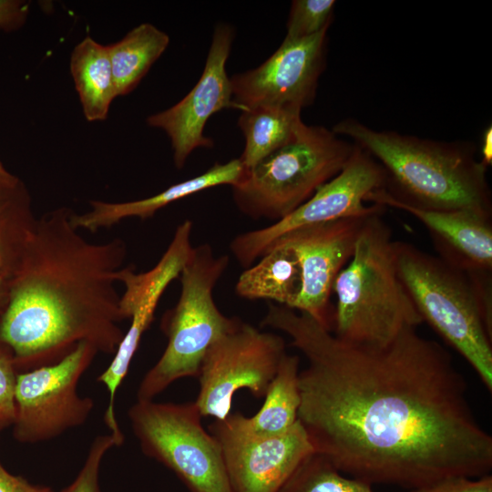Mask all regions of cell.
<instances>
[{
  "label": "cell",
  "mask_w": 492,
  "mask_h": 492,
  "mask_svg": "<svg viewBox=\"0 0 492 492\" xmlns=\"http://www.w3.org/2000/svg\"><path fill=\"white\" fill-rule=\"evenodd\" d=\"M261 325L306 358L298 420L314 453L339 471L411 490L492 468V437L477 420L449 352L416 328L385 345L343 341L305 313L270 303Z\"/></svg>",
  "instance_id": "cell-1"
},
{
  "label": "cell",
  "mask_w": 492,
  "mask_h": 492,
  "mask_svg": "<svg viewBox=\"0 0 492 492\" xmlns=\"http://www.w3.org/2000/svg\"><path fill=\"white\" fill-rule=\"evenodd\" d=\"M59 207L36 219L0 315V341L18 373L56 364L86 342L114 354L125 333L117 290L127 245L86 240Z\"/></svg>",
  "instance_id": "cell-2"
},
{
  "label": "cell",
  "mask_w": 492,
  "mask_h": 492,
  "mask_svg": "<svg viewBox=\"0 0 492 492\" xmlns=\"http://www.w3.org/2000/svg\"><path fill=\"white\" fill-rule=\"evenodd\" d=\"M332 130L365 150L383 168V191L402 204L427 210H468L491 219L487 167L471 141H444L375 130L348 118Z\"/></svg>",
  "instance_id": "cell-3"
},
{
  "label": "cell",
  "mask_w": 492,
  "mask_h": 492,
  "mask_svg": "<svg viewBox=\"0 0 492 492\" xmlns=\"http://www.w3.org/2000/svg\"><path fill=\"white\" fill-rule=\"evenodd\" d=\"M382 213L364 220L350 262L333 286V334L346 342L385 345L423 319L401 281L392 231Z\"/></svg>",
  "instance_id": "cell-4"
},
{
  "label": "cell",
  "mask_w": 492,
  "mask_h": 492,
  "mask_svg": "<svg viewBox=\"0 0 492 492\" xmlns=\"http://www.w3.org/2000/svg\"><path fill=\"white\" fill-rule=\"evenodd\" d=\"M228 263V255L215 256L210 244L192 248L179 276V301L161 319L168 343L139 383L137 400H153L175 381L198 377L210 347L241 321L225 316L213 300V289Z\"/></svg>",
  "instance_id": "cell-5"
},
{
  "label": "cell",
  "mask_w": 492,
  "mask_h": 492,
  "mask_svg": "<svg viewBox=\"0 0 492 492\" xmlns=\"http://www.w3.org/2000/svg\"><path fill=\"white\" fill-rule=\"evenodd\" d=\"M399 277L423 322L455 348L492 391V332L467 274L415 245L395 241Z\"/></svg>",
  "instance_id": "cell-6"
},
{
  "label": "cell",
  "mask_w": 492,
  "mask_h": 492,
  "mask_svg": "<svg viewBox=\"0 0 492 492\" xmlns=\"http://www.w3.org/2000/svg\"><path fill=\"white\" fill-rule=\"evenodd\" d=\"M354 147L332 129L303 123L292 141L245 169L231 187L233 200L252 219L278 221L335 177Z\"/></svg>",
  "instance_id": "cell-7"
},
{
  "label": "cell",
  "mask_w": 492,
  "mask_h": 492,
  "mask_svg": "<svg viewBox=\"0 0 492 492\" xmlns=\"http://www.w3.org/2000/svg\"><path fill=\"white\" fill-rule=\"evenodd\" d=\"M128 416L143 454L175 473L190 492H233L220 443L203 428L194 402L137 400Z\"/></svg>",
  "instance_id": "cell-8"
},
{
  "label": "cell",
  "mask_w": 492,
  "mask_h": 492,
  "mask_svg": "<svg viewBox=\"0 0 492 492\" xmlns=\"http://www.w3.org/2000/svg\"><path fill=\"white\" fill-rule=\"evenodd\" d=\"M82 342L59 362L18 373L12 425L14 438L23 444L55 439L84 425L95 403L78 394V383L97 354Z\"/></svg>",
  "instance_id": "cell-9"
},
{
  "label": "cell",
  "mask_w": 492,
  "mask_h": 492,
  "mask_svg": "<svg viewBox=\"0 0 492 492\" xmlns=\"http://www.w3.org/2000/svg\"><path fill=\"white\" fill-rule=\"evenodd\" d=\"M286 354L282 336L241 321L204 356L194 401L201 415L225 419L231 414L234 394L242 388L255 397H264Z\"/></svg>",
  "instance_id": "cell-10"
},
{
  "label": "cell",
  "mask_w": 492,
  "mask_h": 492,
  "mask_svg": "<svg viewBox=\"0 0 492 492\" xmlns=\"http://www.w3.org/2000/svg\"><path fill=\"white\" fill-rule=\"evenodd\" d=\"M384 174L380 164L354 144L342 170L322 185L314 194L285 218L259 230L236 236L231 251L244 268L266 253L283 234L297 228L350 217L384 212V207L364 205L367 195L384 187Z\"/></svg>",
  "instance_id": "cell-11"
},
{
  "label": "cell",
  "mask_w": 492,
  "mask_h": 492,
  "mask_svg": "<svg viewBox=\"0 0 492 492\" xmlns=\"http://www.w3.org/2000/svg\"><path fill=\"white\" fill-rule=\"evenodd\" d=\"M192 222L189 220L176 229L167 250L148 272H136L133 266H125L118 280L124 285L120 307L130 324L114 353L109 365L97 377L108 393V404L104 414V423L110 432H118L115 399L125 379L131 361L138 348L143 333L153 321L159 302L169 284L179 276L193 246L190 242Z\"/></svg>",
  "instance_id": "cell-12"
},
{
  "label": "cell",
  "mask_w": 492,
  "mask_h": 492,
  "mask_svg": "<svg viewBox=\"0 0 492 492\" xmlns=\"http://www.w3.org/2000/svg\"><path fill=\"white\" fill-rule=\"evenodd\" d=\"M328 29L300 39L284 38L261 66L230 77L239 110L258 106H311L326 65Z\"/></svg>",
  "instance_id": "cell-13"
},
{
  "label": "cell",
  "mask_w": 492,
  "mask_h": 492,
  "mask_svg": "<svg viewBox=\"0 0 492 492\" xmlns=\"http://www.w3.org/2000/svg\"><path fill=\"white\" fill-rule=\"evenodd\" d=\"M234 31L231 26H215L203 73L194 87L177 104L150 115L149 126L160 128L170 139L173 161L181 169L197 148H211L213 141L204 136L210 118L224 108H236L231 79L226 72Z\"/></svg>",
  "instance_id": "cell-14"
},
{
  "label": "cell",
  "mask_w": 492,
  "mask_h": 492,
  "mask_svg": "<svg viewBox=\"0 0 492 492\" xmlns=\"http://www.w3.org/2000/svg\"><path fill=\"white\" fill-rule=\"evenodd\" d=\"M369 216L302 226L275 241L290 246L300 261L302 284L293 310L309 314L329 331L333 323L330 311L333 282L351 259L359 231Z\"/></svg>",
  "instance_id": "cell-15"
},
{
  "label": "cell",
  "mask_w": 492,
  "mask_h": 492,
  "mask_svg": "<svg viewBox=\"0 0 492 492\" xmlns=\"http://www.w3.org/2000/svg\"><path fill=\"white\" fill-rule=\"evenodd\" d=\"M210 433L220 443L228 479L233 492H279L313 448L299 422L273 437H251L215 420Z\"/></svg>",
  "instance_id": "cell-16"
},
{
  "label": "cell",
  "mask_w": 492,
  "mask_h": 492,
  "mask_svg": "<svg viewBox=\"0 0 492 492\" xmlns=\"http://www.w3.org/2000/svg\"><path fill=\"white\" fill-rule=\"evenodd\" d=\"M365 201L410 213L428 230L440 258L465 272H491V219L468 210H427L390 199L382 189Z\"/></svg>",
  "instance_id": "cell-17"
},
{
  "label": "cell",
  "mask_w": 492,
  "mask_h": 492,
  "mask_svg": "<svg viewBox=\"0 0 492 492\" xmlns=\"http://www.w3.org/2000/svg\"><path fill=\"white\" fill-rule=\"evenodd\" d=\"M244 172L245 167L240 158L227 163L217 162L204 173L171 185L149 198L122 202L90 200V210L81 214L73 211L71 221L77 230L95 233L127 219H149L169 204L201 190L220 185L232 187L240 181Z\"/></svg>",
  "instance_id": "cell-18"
},
{
  "label": "cell",
  "mask_w": 492,
  "mask_h": 492,
  "mask_svg": "<svg viewBox=\"0 0 492 492\" xmlns=\"http://www.w3.org/2000/svg\"><path fill=\"white\" fill-rule=\"evenodd\" d=\"M300 357L285 354L271 381L261 409L247 417L230 414L223 423L233 431L251 437H273L289 431L298 421Z\"/></svg>",
  "instance_id": "cell-19"
},
{
  "label": "cell",
  "mask_w": 492,
  "mask_h": 492,
  "mask_svg": "<svg viewBox=\"0 0 492 492\" xmlns=\"http://www.w3.org/2000/svg\"><path fill=\"white\" fill-rule=\"evenodd\" d=\"M302 284V269L295 251L275 241L256 264L240 275L235 290L245 299H266L294 309Z\"/></svg>",
  "instance_id": "cell-20"
},
{
  "label": "cell",
  "mask_w": 492,
  "mask_h": 492,
  "mask_svg": "<svg viewBox=\"0 0 492 492\" xmlns=\"http://www.w3.org/2000/svg\"><path fill=\"white\" fill-rule=\"evenodd\" d=\"M69 66L86 119L106 120L117 97L108 46L87 36L74 47Z\"/></svg>",
  "instance_id": "cell-21"
},
{
  "label": "cell",
  "mask_w": 492,
  "mask_h": 492,
  "mask_svg": "<svg viewBox=\"0 0 492 492\" xmlns=\"http://www.w3.org/2000/svg\"><path fill=\"white\" fill-rule=\"evenodd\" d=\"M301 109L258 106L241 111L238 125L245 138L240 159L251 169L268 155L292 141L303 122Z\"/></svg>",
  "instance_id": "cell-22"
},
{
  "label": "cell",
  "mask_w": 492,
  "mask_h": 492,
  "mask_svg": "<svg viewBox=\"0 0 492 492\" xmlns=\"http://www.w3.org/2000/svg\"><path fill=\"white\" fill-rule=\"evenodd\" d=\"M169 43L165 32L152 24L143 23L120 40L108 45L117 97L137 87Z\"/></svg>",
  "instance_id": "cell-23"
},
{
  "label": "cell",
  "mask_w": 492,
  "mask_h": 492,
  "mask_svg": "<svg viewBox=\"0 0 492 492\" xmlns=\"http://www.w3.org/2000/svg\"><path fill=\"white\" fill-rule=\"evenodd\" d=\"M279 492H374L372 485L339 471L317 453L307 456Z\"/></svg>",
  "instance_id": "cell-24"
},
{
  "label": "cell",
  "mask_w": 492,
  "mask_h": 492,
  "mask_svg": "<svg viewBox=\"0 0 492 492\" xmlns=\"http://www.w3.org/2000/svg\"><path fill=\"white\" fill-rule=\"evenodd\" d=\"M335 4L334 0H293L286 25L285 38H304L330 27Z\"/></svg>",
  "instance_id": "cell-25"
},
{
  "label": "cell",
  "mask_w": 492,
  "mask_h": 492,
  "mask_svg": "<svg viewBox=\"0 0 492 492\" xmlns=\"http://www.w3.org/2000/svg\"><path fill=\"white\" fill-rule=\"evenodd\" d=\"M113 447H118V445L112 435L97 436L77 477L59 492H101V465L107 453Z\"/></svg>",
  "instance_id": "cell-26"
},
{
  "label": "cell",
  "mask_w": 492,
  "mask_h": 492,
  "mask_svg": "<svg viewBox=\"0 0 492 492\" xmlns=\"http://www.w3.org/2000/svg\"><path fill=\"white\" fill-rule=\"evenodd\" d=\"M17 374L12 350L0 341V431L12 426L15 421Z\"/></svg>",
  "instance_id": "cell-27"
},
{
  "label": "cell",
  "mask_w": 492,
  "mask_h": 492,
  "mask_svg": "<svg viewBox=\"0 0 492 492\" xmlns=\"http://www.w3.org/2000/svg\"><path fill=\"white\" fill-rule=\"evenodd\" d=\"M472 478L463 476L450 477L411 492H492L491 475Z\"/></svg>",
  "instance_id": "cell-28"
},
{
  "label": "cell",
  "mask_w": 492,
  "mask_h": 492,
  "mask_svg": "<svg viewBox=\"0 0 492 492\" xmlns=\"http://www.w3.org/2000/svg\"><path fill=\"white\" fill-rule=\"evenodd\" d=\"M29 11V1L0 0V30L6 33L18 30L26 24Z\"/></svg>",
  "instance_id": "cell-29"
},
{
  "label": "cell",
  "mask_w": 492,
  "mask_h": 492,
  "mask_svg": "<svg viewBox=\"0 0 492 492\" xmlns=\"http://www.w3.org/2000/svg\"><path fill=\"white\" fill-rule=\"evenodd\" d=\"M0 492H54L51 487L30 483L8 472L0 461Z\"/></svg>",
  "instance_id": "cell-30"
},
{
  "label": "cell",
  "mask_w": 492,
  "mask_h": 492,
  "mask_svg": "<svg viewBox=\"0 0 492 492\" xmlns=\"http://www.w3.org/2000/svg\"><path fill=\"white\" fill-rule=\"evenodd\" d=\"M26 197H28V194L26 191L25 187L23 186L15 192L8 196L0 198V219L3 218L5 211L11 210ZM5 232V231L0 225V249L7 251V239Z\"/></svg>",
  "instance_id": "cell-31"
},
{
  "label": "cell",
  "mask_w": 492,
  "mask_h": 492,
  "mask_svg": "<svg viewBox=\"0 0 492 492\" xmlns=\"http://www.w3.org/2000/svg\"><path fill=\"white\" fill-rule=\"evenodd\" d=\"M22 186L19 179L5 170L0 163V198L14 193Z\"/></svg>",
  "instance_id": "cell-32"
},
{
  "label": "cell",
  "mask_w": 492,
  "mask_h": 492,
  "mask_svg": "<svg viewBox=\"0 0 492 492\" xmlns=\"http://www.w3.org/2000/svg\"><path fill=\"white\" fill-rule=\"evenodd\" d=\"M481 160L487 166L492 163V127L489 125L484 130L481 138Z\"/></svg>",
  "instance_id": "cell-33"
},
{
  "label": "cell",
  "mask_w": 492,
  "mask_h": 492,
  "mask_svg": "<svg viewBox=\"0 0 492 492\" xmlns=\"http://www.w3.org/2000/svg\"><path fill=\"white\" fill-rule=\"evenodd\" d=\"M8 251L0 249V277L5 279L8 270Z\"/></svg>",
  "instance_id": "cell-34"
},
{
  "label": "cell",
  "mask_w": 492,
  "mask_h": 492,
  "mask_svg": "<svg viewBox=\"0 0 492 492\" xmlns=\"http://www.w3.org/2000/svg\"><path fill=\"white\" fill-rule=\"evenodd\" d=\"M5 279L0 277V297L3 292H5Z\"/></svg>",
  "instance_id": "cell-35"
}]
</instances>
